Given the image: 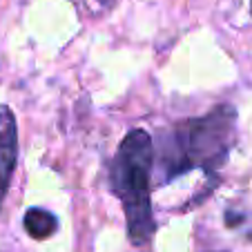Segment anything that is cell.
<instances>
[{
	"label": "cell",
	"instance_id": "obj_2",
	"mask_svg": "<svg viewBox=\"0 0 252 252\" xmlns=\"http://www.w3.org/2000/svg\"><path fill=\"white\" fill-rule=\"evenodd\" d=\"M154 165V143L145 129H132L121 141L112 163V190L121 199L134 246H145L154 237V214L150 201V176Z\"/></svg>",
	"mask_w": 252,
	"mask_h": 252
},
{
	"label": "cell",
	"instance_id": "obj_3",
	"mask_svg": "<svg viewBox=\"0 0 252 252\" xmlns=\"http://www.w3.org/2000/svg\"><path fill=\"white\" fill-rule=\"evenodd\" d=\"M18 161V127L16 116L7 105H0V208L9 190Z\"/></svg>",
	"mask_w": 252,
	"mask_h": 252
},
{
	"label": "cell",
	"instance_id": "obj_1",
	"mask_svg": "<svg viewBox=\"0 0 252 252\" xmlns=\"http://www.w3.org/2000/svg\"><path fill=\"white\" fill-rule=\"evenodd\" d=\"M234 138L237 110L232 105H217L199 119L176 123L158 145V179L170 183L194 167L212 174L228 161Z\"/></svg>",
	"mask_w": 252,
	"mask_h": 252
},
{
	"label": "cell",
	"instance_id": "obj_4",
	"mask_svg": "<svg viewBox=\"0 0 252 252\" xmlns=\"http://www.w3.org/2000/svg\"><path fill=\"white\" fill-rule=\"evenodd\" d=\"M23 225H25V232H27L32 239L43 241V239H49L58 230V219L49 212V210L32 208L25 212Z\"/></svg>",
	"mask_w": 252,
	"mask_h": 252
}]
</instances>
